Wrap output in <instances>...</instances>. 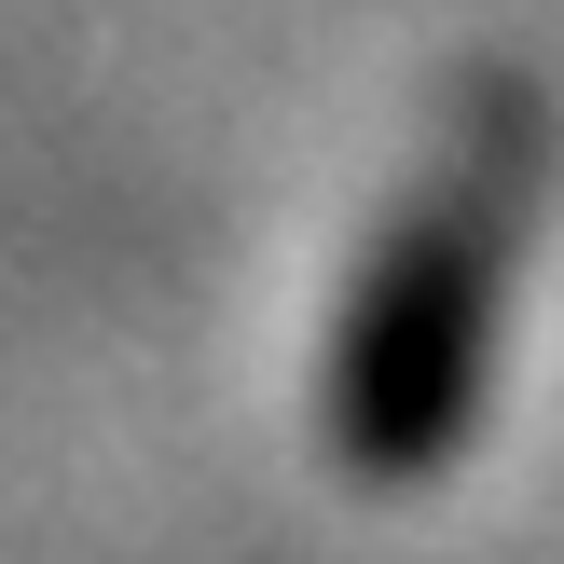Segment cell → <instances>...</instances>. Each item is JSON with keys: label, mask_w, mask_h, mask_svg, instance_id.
Returning a JSON list of instances; mask_svg holds the SVG:
<instances>
[{"label": "cell", "mask_w": 564, "mask_h": 564, "mask_svg": "<svg viewBox=\"0 0 564 564\" xmlns=\"http://www.w3.org/2000/svg\"><path fill=\"white\" fill-rule=\"evenodd\" d=\"M538 193H551V124L523 97H482L413 180V207L386 220V248L358 262L345 345H330V455L358 482H427L468 455Z\"/></svg>", "instance_id": "6da1fadb"}]
</instances>
